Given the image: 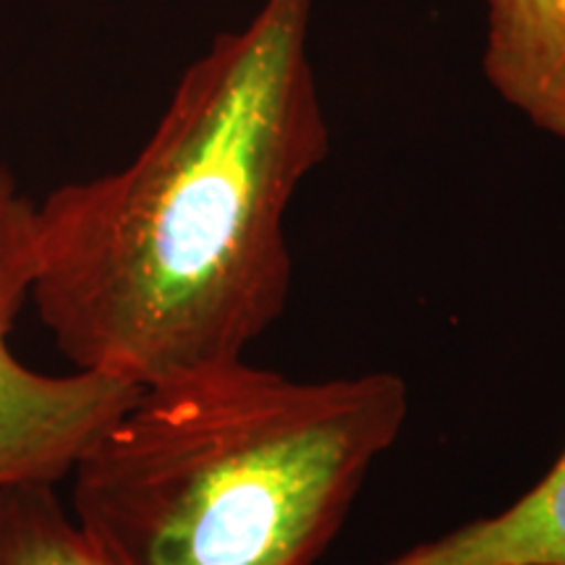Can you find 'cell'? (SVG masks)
<instances>
[{
	"label": "cell",
	"instance_id": "1",
	"mask_svg": "<svg viewBox=\"0 0 565 565\" xmlns=\"http://www.w3.org/2000/svg\"><path fill=\"white\" fill-rule=\"evenodd\" d=\"M315 0H263L183 71L129 166L38 204L32 303L76 370L141 387L246 356L286 312V212L330 150Z\"/></svg>",
	"mask_w": 565,
	"mask_h": 565
},
{
	"label": "cell",
	"instance_id": "4",
	"mask_svg": "<svg viewBox=\"0 0 565 565\" xmlns=\"http://www.w3.org/2000/svg\"><path fill=\"white\" fill-rule=\"evenodd\" d=\"M482 71L500 100L565 141V0H484Z\"/></svg>",
	"mask_w": 565,
	"mask_h": 565
},
{
	"label": "cell",
	"instance_id": "5",
	"mask_svg": "<svg viewBox=\"0 0 565 565\" xmlns=\"http://www.w3.org/2000/svg\"><path fill=\"white\" fill-rule=\"evenodd\" d=\"M380 565H565V448L532 490Z\"/></svg>",
	"mask_w": 565,
	"mask_h": 565
},
{
	"label": "cell",
	"instance_id": "6",
	"mask_svg": "<svg viewBox=\"0 0 565 565\" xmlns=\"http://www.w3.org/2000/svg\"><path fill=\"white\" fill-rule=\"evenodd\" d=\"M0 565H108L55 484L0 487Z\"/></svg>",
	"mask_w": 565,
	"mask_h": 565
},
{
	"label": "cell",
	"instance_id": "2",
	"mask_svg": "<svg viewBox=\"0 0 565 565\" xmlns=\"http://www.w3.org/2000/svg\"><path fill=\"white\" fill-rule=\"evenodd\" d=\"M393 372L294 380L246 359L141 387L74 469L108 565H315L408 419Z\"/></svg>",
	"mask_w": 565,
	"mask_h": 565
},
{
	"label": "cell",
	"instance_id": "3",
	"mask_svg": "<svg viewBox=\"0 0 565 565\" xmlns=\"http://www.w3.org/2000/svg\"><path fill=\"white\" fill-rule=\"evenodd\" d=\"M40 270L38 204L0 166V487L58 484L141 385L103 372L42 374L9 349V333Z\"/></svg>",
	"mask_w": 565,
	"mask_h": 565
}]
</instances>
